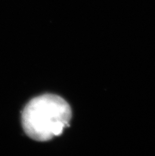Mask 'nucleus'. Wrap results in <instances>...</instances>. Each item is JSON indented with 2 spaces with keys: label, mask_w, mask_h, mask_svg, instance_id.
Returning a JSON list of instances; mask_svg holds the SVG:
<instances>
[{
  "label": "nucleus",
  "mask_w": 155,
  "mask_h": 156,
  "mask_svg": "<svg viewBox=\"0 0 155 156\" xmlns=\"http://www.w3.org/2000/svg\"><path fill=\"white\" fill-rule=\"evenodd\" d=\"M72 117L70 106L62 98L46 94L30 101L24 109L22 126L27 135L46 141L60 135Z\"/></svg>",
  "instance_id": "obj_1"
}]
</instances>
